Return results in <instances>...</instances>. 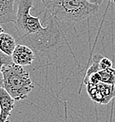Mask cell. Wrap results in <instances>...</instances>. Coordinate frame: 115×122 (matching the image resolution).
<instances>
[{"instance_id":"6da1fadb","label":"cell","mask_w":115,"mask_h":122,"mask_svg":"<svg viewBox=\"0 0 115 122\" xmlns=\"http://www.w3.org/2000/svg\"><path fill=\"white\" fill-rule=\"evenodd\" d=\"M33 5L34 0H17L14 22L17 36L21 41L30 45L39 56L48 55L57 50L60 44L59 30L53 21L47 26H43L39 17L31 13Z\"/></svg>"},{"instance_id":"7a4b0ae2","label":"cell","mask_w":115,"mask_h":122,"mask_svg":"<svg viewBox=\"0 0 115 122\" xmlns=\"http://www.w3.org/2000/svg\"><path fill=\"white\" fill-rule=\"evenodd\" d=\"M54 19L64 22H77L99 10L100 5L89 0H41Z\"/></svg>"},{"instance_id":"3957f363","label":"cell","mask_w":115,"mask_h":122,"mask_svg":"<svg viewBox=\"0 0 115 122\" xmlns=\"http://www.w3.org/2000/svg\"><path fill=\"white\" fill-rule=\"evenodd\" d=\"M3 87L16 100H25L33 90L34 84L30 74L23 66L14 64H3Z\"/></svg>"},{"instance_id":"277c9868","label":"cell","mask_w":115,"mask_h":122,"mask_svg":"<svg viewBox=\"0 0 115 122\" xmlns=\"http://www.w3.org/2000/svg\"><path fill=\"white\" fill-rule=\"evenodd\" d=\"M86 91L92 101L100 104H108L115 97V85L100 82L97 85L87 84Z\"/></svg>"},{"instance_id":"5b68a950","label":"cell","mask_w":115,"mask_h":122,"mask_svg":"<svg viewBox=\"0 0 115 122\" xmlns=\"http://www.w3.org/2000/svg\"><path fill=\"white\" fill-rule=\"evenodd\" d=\"M12 60L14 64L21 66L30 65L35 60V53L32 48L27 45H17L12 55Z\"/></svg>"},{"instance_id":"8992f818","label":"cell","mask_w":115,"mask_h":122,"mask_svg":"<svg viewBox=\"0 0 115 122\" xmlns=\"http://www.w3.org/2000/svg\"><path fill=\"white\" fill-rule=\"evenodd\" d=\"M15 101L4 87L0 88V122H9L11 112L15 107Z\"/></svg>"},{"instance_id":"52a82bcc","label":"cell","mask_w":115,"mask_h":122,"mask_svg":"<svg viewBox=\"0 0 115 122\" xmlns=\"http://www.w3.org/2000/svg\"><path fill=\"white\" fill-rule=\"evenodd\" d=\"M16 0H0V23L15 22Z\"/></svg>"},{"instance_id":"ba28073f","label":"cell","mask_w":115,"mask_h":122,"mask_svg":"<svg viewBox=\"0 0 115 122\" xmlns=\"http://www.w3.org/2000/svg\"><path fill=\"white\" fill-rule=\"evenodd\" d=\"M16 46V40L11 34L6 32L0 34V51L4 53L5 55L12 56Z\"/></svg>"},{"instance_id":"9c48e42d","label":"cell","mask_w":115,"mask_h":122,"mask_svg":"<svg viewBox=\"0 0 115 122\" xmlns=\"http://www.w3.org/2000/svg\"><path fill=\"white\" fill-rule=\"evenodd\" d=\"M99 73L101 76V82L115 85V69L113 67L109 68V69L99 71Z\"/></svg>"},{"instance_id":"30bf717a","label":"cell","mask_w":115,"mask_h":122,"mask_svg":"<svg viewBox=\"0 0 115 122\" xmlns=\"http://www.w3.org/2000/svg\"><path fill=\"white\" fill-rule=\"evenodd\" d=\"M101 82V76H100L99 72H95L91 74L85 76L83 80V82L87 85V84H92V85H97L98 83Z\"/></svg>"},{"instance_id":"8fae6325","label":"cell","mask_w":115,"mask_h":122,"mask_svg":"<svg viewBox=\"0 0 115 122\" xmlns=\"http://www.w3.org/2000/svg\"><path fill=\"white\" fill-rule=\"evenodd\" d=\"M99 67H100V71L103 70V69H109V68H112L113 62L109 58L102 57L100 60V63H99Z\"/></svg>"},{"instance_id":"7c38bea8","label":"cell","mask_w":115,"mask_h":122,"mask_svg":"<svg viewBox=\"0 0 115 122\" xmlns=\"http://www.w3.org/2000/svg\"><path fill=\"white\" fill-rule=\"evenodd\" d=\"M91 3H95V4H97V5H100L102 3V2H103V0H89Z\"/></svg>"},{"instance_id":"4fadbf2b","label":"cell","mask_w":115,"mask_h":122,"mask_svg":"<svg viewBox=\"0 0 115 122\" xmlns=\"http://www.w3.org/2000/svg\"><path fill=\"white\" fill-rule=\"evenodd\" d=\"M3 32H4V30H3V28L2 27V26H1V23H0V34H1V33H3Z\"/></svg>"},{"instance_id":"5bb4252c","label":"cell","mask_w":115,"mask_h":122,"mask_svg":"<svg viewBox=\"0 0 115 122\" xmlns=\"http://www.w3.org/2000/svg\"><path fill=\"white\" fill-rule=\"evenodd\" d=\"M111 2H113V3H115V0H110Z\"/></svg>"},{"instance_id":"9a60e30c","label":"cell","mask_w":115,"mask_h":122,"mask_svg":"<svg viewBox=\"0 0 115 122\" xmlns=\"http://www.w3.org/2000/svg\"><path fill=\"white\" fill-rule=\"evenodd\" d=\"M0 115H1V107H0Z\"/></svg>"}]
</instances>
